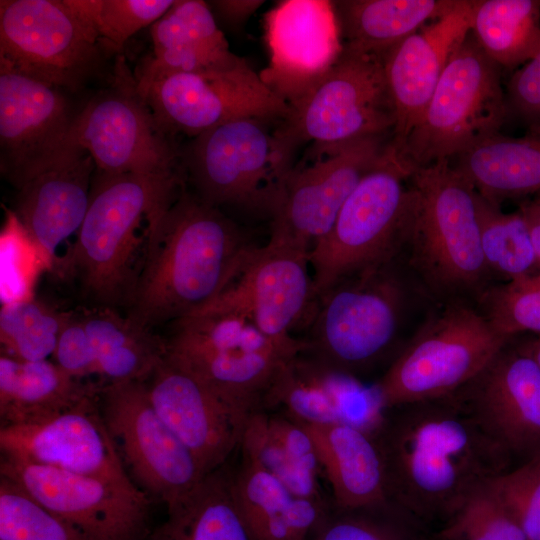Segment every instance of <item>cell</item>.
Segmentation results:
<instances>
[{"mask_svg": "<svg viewBox=\"0 0 540 540\" xmlns=\"http://www.w3.org/2000/svg\"><path fill=\"white\" fill-rule=\"evenodd\" d=\"M91 340L102 384L146 381L166 354L165 339L116 308L77 309Z\"/></svg>", "mask_w": 540, "mask_h": 540, "instance_id": "836d02e7", "label": "cell"}, {"mask_svg": "<svg viewBox=\"0 0 540 540\" xmlns=\"http://www.w3.org/2000/svg\"><path fill=\"white\" fill-rule=\"evenodd\" d=\"M146 384L154 409L204 474L225 465L251 413L222 399L166 354Z\"/></svg>", "mask_w": 540, "mask_h": 540, "instance_id": "44dd1931", "label": "cell"}, {"mask_svg": "<svg viewBox=\"0 0 540 540\" xmlns=\"http://www.w3.org/2000/svg\"><path fill=\"white\" fill-rule=\"evenodd\" d=\"M454 168L478 193L500 204L540 192V137L496 134L455 158Z\"/></svg>", "mask_w": 540, "mask_h": 540, "instance_id": "e575fe53", "label": "cell"}, {"mask_svg": "<svg viewBox=\"0 0 540 540\" xmlns=\"http://www.w3.org/2000/svg\"><path fill=\"white\" fill-rule=\"evenodd\" d=\"M531 281L536 289L540 292V269L530 275Z\"/></svg>", "mask_w": 540, "mask_h": 540, "instance_id": "f907efd6", "label": "cell"}, {"mask_svg": "<svg viewBox=\"0 0 540 540\" xmlns=\"http://www.w3.org/2000/svg\"><path fill=\"white\" fill-rule=\"evenodd\" d=\"M509 343L477 306L449 302L427 316L375 383L383 408L456 393Z\"/></svg>", "mask_w": 540, "mask_h": 540, "instance_id": "9c48e42d", "label": "cell"}, {"mask_svg": "<svg viewBox=\"0 0 540 540\" xmlns=\"http://www.w3.org/2000/svg\"><path fill=\"white\" fill-rule=\"evenodd\" d=\"M471 33L502 69H517L540 50V0H478Z\"/></svg>", "mask_w": 540, "mask_h": 540, "instance_id": "d590c367", "label": "cell"}, {"mask_svg": "<svg viewBox=\"0 0 540 540\" xmlns=\"http://www.w3.org/2000/svg\"><path fill=\"white\" fill-rule=\"evenodd\" d=\"M96 33L100 43L121 49L139 30L151 26L175 0H65Z\"/></svg>", "mask_w": 540, "mask_h": 540, "instance_id": "f35d334b", "label": "cell"}, {"mask_svg": "<svg viewBox=\"0 0 540 540\" xmlns=\"http://www.w3.org/2000/svg\"><path fill=\"white\" fill-rule=\"evenodd\" d=\"M396 261L365 269L320 296L303 352L359 379L382 362L418 301L432 297L412 269L403 272Z\"/></svg>", "mask_w": 540, "mask_h": 540, "instance_id": "277c9868", "label": "cell"}, {"mask_svg": "<svg viewBox=\"0 0 540 540\" xmlns=\"http://www.w3.org/2000/svg\"><path fill=\"white\" fill-rule=\"evenodd\" d=\"M126 78L93 96L75 115L69 142L87 151L96 171L108 174H163L177 171L175 147Z\"/></svg>", "mask_w": 540, "mask_h": 540, "instance_id": "e0dca14e", "label": "cell"}, {"mask_svg": "<svg viewBox=\"0 0 540 540\" xmlns=\"http://www.w3.org/2000/svg\"><path fill=\"white\" fill-rule=\"evenodd\" d=\"M0 476L92 540H144L151 498L133 481H114L1 457Z\"/></svg>", "mask_w": 540, "mask_h": 540, "instance_id": "9a60e30c", "label": "cell"}, {"mask_svg": "<svg viewBox=\"0 0 540 540\" xmlns=\"http://www.w3.org/2000/svg\"><path fill=\"white\" fill-rule=\"evenodd\" d=\"M99 404L126 472L151 499L168 507L206 476L154 409L146 381L105 384Z\"/></svg>", "mask_w": 540, "mask_h": 540, "instance_id": "4fadbf2b", "label": "cell"}, {"mask_svg": "<svg viewBox=\"0 0 540 540\" xmlns=\"http://www.w3.org/2000/svg\"><path fill=\"white\" fill-rule=\"evenodd\" d=\"M52 360L72 377H98L94 349L77 309L67 311Z\"/></svg>", "mask_w": 540, "mask_h": 540, "instance_id": "7dc6e473", "label": "cell"}, {"mask_svg": "<svg viewBox=\"0 0 540 540\" xmlns=\"http://www.w3.org/2000/svg\"><path fill=\"white\" fill-rule=\"evenodd\" d=\"M233 490L252 540H310L332 504L295 495L242 457L233 470Z\"/></svg>", "mask_w": 540, "mask_h": 540, "instance_id": "4dcf8cb0", "label": "cell"}, {"mask_svg": "<svg viewBox=\"0 0 540 540\" xmlns=\"http://www.w3.org/2000/svg\"><path fill=\"white\" fill-rule=\"evenodd\" d=\"M95 171L90 154L73 145L16 188L13 211L51 273L59 274L84 220Z\"/></svg>", "mask_w": 540, "mask_h": 540, "instance_id": "603a6c76", "label": "cell"}, {"mask_svg": "<svg viewBox=\"0 0 540 540\" xmlns=\"http://www.w3.org/2000/svg\"><path fill=\"white\" fill-rule=\"evenodd\" d=\"M99 394L47 421L1 427V457L107 480L132 481L104 422Z\"/></svg>", "mask_w": 540, "mask_h": 540, "instance_id": "7402d4cb", "label": "cell"}, {"mask_svg": "<svg viewBox=\"0 0 540 540\" xmlns=\"http://www.w3.org/2000/svg\"><path fill=\"white\" fill-rule=\"evenodd\" d=\"M513 514L528 540H540V452L487 484Z\"/></svg>", "mask_w": 540, "mask_h": 540, "instance_id": "f6af8a7d", "label": "cell"}, {"mask_svg": "<svg viewBox=\"0 0 540 540\" xmlns=\"http://www.w3.org/2000/svg\"><path fill=\"white\" fill-rule=\"evenodd\" d=\"M268 66L259 76L289 106L337 63L343 40L334 1L283 0L264 18Z\"/></svg>", "mask_w": 540, "mask_h": 540, "instance_id": "ffe728a7", "label": "cell"}, {"mask_svg": "<svg viewBox=\"0 0 540 540\" xmlns=\"http://www.w3.org/2000/svg\"><path fill=\"white\" fill-rule=\"evenodd\" d=\"M170 325L166 357L249 413L261 408L283 365L302 352L272 340L247 318L210 306Z\"/></svg>", "mask_w": 540, "mask_h": 540, "instance_id": "ba28073f", "label": "cell"}, {"mask_svg": "<svg viewBox=\"0 0 540 540\" xmlns=\"http://www.w3.org/2000/svg\"><path fill=\"white\" fill-rule=\"evenodd\" d=\"M459 0L334 1L344 50L383 56L392 47L453 10Z\"/></svg>", "mask_w": 540, "mask_h": 540, "instance_id": "d6a6232c", "label": "cell"}, {"mask_svg": "<svg viewBox=\"0 0 540 540\" xmlns=\"http://www.w3.org/2000/svg\"><path fill=\"white\" fill-rule=\"evenodd\" d=\"M440 540H528L498 495L486 484L445 523Z\"/></svg>", "mask_w": 540, "mask_h": 540, "instance_id": "7bdbcfd3", "label": "cell"}, {"mask_svg": "<svg viewBox=\"0 0 540 540\" xmlns=\"http://www.w3.org/2000/svg\"><path fill=\"white\" fill-rule=\"evenodd\" d=\"M150 35L153 53L136 82L176 73L229 69L245 61L230 50L205 1L175 0L150 26Z\"/></svg>", "mask_w": 540, "mask_h": 540, "instance_id": "4316f807", "label": "cell"}, {"mask_svg": "<svg viewBox=\"0 0 540 540\" xmlns=\"http://www.w3.org/2000/svg\"><path fill=\"white\" fill-rule=\"evenodd\" d=\"M273 130L279 159L287 172L304 144L310 149L337 148L380 136H392L396 125L381 56L343 53L331 70Z\"/></svg>", "mask_w": 540, "mask_h": 540, "instance_id": "52a82bcc", "label": "cell"}, {"mask_svg": "<svg viewBox=\"0 0 540 540\" xmlns=\"http://www.w3.org/2000/svg\"><path fill=\"white\" fill-rule=\"evenodd\" d=\"M417 207L404 249L429 293L447 301L475 299L492 276L483 256L476 189L450 160L414 168Z\"/></svg>", "mask_w": 540, "mask_h": 540, "instance_id": "5b68a950", "label": "cell"}, {"mask_svg": "<svg viewBox=\"0 0 540 540\" xmlns=\"http://www.w3.org/2000/svg\"><path fill=\"white\" fill-rule=\"evenodd\" d=\"M505 100L507 120L518 122L526 135L540 137V50L512 73Z\"/></svg>", "mask_w": 540, "mask_h": 540, "instance_id": "bcb514c9", "label": "cell"}, {"mask_svg": "<svg viewBox=\"0 0 540 540\" xmlns=\"http://www.w3.org/2000/svg\"><path fill=\"white\" fill-rule=\"evenodd\" d=\"M538 196L540 197V192H539Z\"/></svg>", "mask_w": 540, "mask_h": 540, "instance_id": "816d5d0a", "label": "cell"}, {"mask_svg": "<svg viewBox=\"0 0 540 540\" xmlns=\"http://www.w3.org/2000/svg\"><path fill=\"white\" fill-rule=\"evenodd\" d=\"M241 457L271 474L297 496L331 500L313 438L303 424L273 410L251 413L239 444Z\"/></svg>", "mask_w": 540, "mask_h": 540, "instance_id": "83f0119b", "label": "cell"}, {"mask_svg": "<svg viewBox=\"0 0 540 540\" xmlns=\"http://www.w3.org/2000/svg\"><path fill=\"white\" fill-rule=\"evenodd\" d=\"M0 240L2 304L33 297L32 288L37 274L26 269V266L46 267L13 210L6 211Z\"/></svg>", "mask_w": 540, "mask_h": 540, "instance_id": "ee69618b", "label": "cell"}, {"mask_svg": "<svg viewBox=\"0 0 540 540\" xmlns=\"http://www.w3.org/2000/svg\"><path fill=\"white\" fill-rule=\"evenodd\" d=\"M210 6L228 25L239 27L245 23L264 3L263 0H217Z\"/></svg>", "mask_w": 540, "mask_h": 540, "instance_id": "c3c4849f", "label": "cell"}, {"mask_svg": "<svg viewBox=\"0 0 540 540\" xmlns=\"http://www.w3.org/2000/svg\"><path fill=\"white\" fill-rule=\"evenodd\" d=\"M407 517L390 500L351 509L332 503L310 540H412Z\"/></svg>", "mask_w": 540, "mask_h": 540, "instance_id": "ab89813d", "label": "cell"}, {"mask_svg": "<svg viewBox=\"0 0 540 540\" xmlns=\"http://www.w3.org/2000/svg\"><path fill=\"white\" fill-rule=\"evenodd\" d=\"M391 138L372 137L337 148L309 149L306 162L294 166L283 182L270 238L310 252L380 160Z\"/></svg>", "mask_w": 540, "mask_h": 540, "instance_id": "2e32d148", "label": "cell"}, {"mask_svg": "<svg viewBox=\"0 0 540 540\" xmlns=\"http://www.w3.org/2000/svg\"><path fill=\"white\" fill-rule=\"evenodd\" d=\"M260 409L282 412L306 425L348 424L372 432L384 408L375 384L301 352L281 368Z\"/></svg>", "mask_w": 540, "mask_h": 540, "instance_id": "cb8c5ba5", "label": "cell"}, {"mask_svg": "<svg viewBox=\"0 0 540 540\" xmlns=\"http://www.w3.org/2000/svg\"><path fill=\"white\" fill-rule=\"evenodd\" d=\"M517 350L529 356L540 369V336L527 339L516 347Z\"/></svg>", "mask_w": 540, "mask_h": 540, "instance_id": "681fc988", "label": "cell"}, {"mask_svg": "<svg viewBox=\"0 0 540 540\" xmlns=\"http://www.w3.org/2000/svg\"><path fill=\"white\" fill-rule=\"evenodd\" d=\"M476 206L481 248L492 276L511 280L533 274L537 260L521 210L505 213L477 191Z\"/></svg>", "mask_w": 540, "mask_h": 540, "instance_id": "8d00e7d4", "label": "cell"}, {"mask_svg": "<svg viewBox=\"0 0 540 540\" xmlns=\"http://www.w3.org/2000/svg\"><path fill=\"white\" fill-rule=\"evenodd\" d=\"M502 68L470 32L446 66L417 125L397 148L411 169L452 160L501 133L507 121Z\"/></svg>", "mask_w": 540, "mask_h": 540, "instance_id": "30bf717a", "label": "cell"}, {"mask_svg": "<svg viewBox=\"0 0 540 540\" xmlns=\"http://www.w3.org/2000/svg\"><path fill=\"white\" fill-rule=\"evenodd\" d=\"M136 90L168 135L196 137L221 124L260 118L277 123L289 105L271 91L245 60L222 70L176 73L136 82Z\"/></svg>", "mask_w": 540, "mask_h": 540, "instance_id": "5bb4252c", "label": "cell"}, {"mask_svg": "<svg viewBox=\"0 0 540 540\" xmlns=\"http://www.w3.org/2000/svg\"><path fill=\"white\" fill-rule=\"evenodd\" d=\"M476 300L482 315L507 340L523 332L540 335V292L530 275L490 285Z\"/></svg>", "mask_w": 540, "mask_h": 540, "instance_id": "b9f144b4", "label": "cell"}, {"mask_svg": "<svg viewBox=\"0 0 540 540\" xmlns=\"http://www.w3.org/2000/svg\"><path fill=\"white\" fill-rule=\"evenodd\" d=\"M270 122L230 121L192 138L180 150V160L201 200L272 218L289 173L276 152Z\"/></svg>", "mask_w": 540, "mask_h": 540, "instance_id": "8fae6325", "label": "cell"}, {"mask_svg": "<svg viewBox=\"0 0 540 540\" xmlns=\"http://www.w3.org/2000/svg\"><path fill=\"white\" fill-rule=\"evenodd\" d=\"M64 90L0 65V170L16 189L73 145Z\"/></svg>", "mask_w": 540, "mask_h": 540, "instance_id": "d6986e66", "label": "cell"}, {"mask_svg": "<svg viewBox=\"0 0 540 540\" xmlns=\"http://www.w3.org/2000/svg\"><path fill=\"white\" fill-rule=\"evenodd\" d=\"M303 425L313 438L336 507L360 508L389 500L372 432L348 424Z\"/></svg>", "mask_w": 540, "mask_h": 540, "instance_id": "f1b7e54d", "label": "cell"}, {"mask_svg": "<svg viewBox=\"0 0 540 540\" xmlns=\"http://www.w3.org/2000/svg\"><path fill=\"white\" fill-rule=\"evenodd\" d=\"M372 434L388 498L412 518L446 523L509 470L510 453L453 394L385 409Z\"/></svg>", "mask_w": 540, "mask_h": 540, "instance_id": "6da1fadb", "label": "cell"}, {"mask_svg": "<svg viewBox=\"0 0 540 540\" xmlns=\"http://www.w3.org/2000/svg\"><path fill=\"white\" fill-rule=\"evenodd\" d=\"M67 311L60 312L31 297L0 310L1 354L23 361L53 356Z\"/></svg>", "mask_w": 540, "mask_h": 540, "instance_id": "74e56055", "label": "cell"}, {"mask_svg": "<svg viewBox=\"0 0 540 540\" xmlns=\"http://www.w3.org/2000/svg\"><path fill=\"white\" fill-rule=\"evenodd\" d=\"M411 172L389 142L309 252L316 299L404 249L417 207Z\"/></svg>", "mask_w": 540, "mask_h": 540, "instance_id": "8992f818", "label": "cell"}, {"mask_svg": "<svg viewBox=\"0 0 540 540\" xmlns=\"http://www.w3.org/2000/svg\"><path fill=\"white\" fill-rule=\"evenodd\" d=\"M166 508V519L144 540H252L227 463Z\"/></svg>", "mask_w": 540, "mask_h": 540, "instance_id": "1f68e13d", "label": "cell"}, {"mask_svg": "<svg viewBox=\"0 0 540 540\" xmlns=\"http://www.w3.org/2000/svg\"><path fill=\"white\" fill-rule=\"evenodd\" d=\"M453 395L511 456L540 452V369L529 356L507 344Z\"/></svg>", "mask_w": 540, "mask_h": 540, "instance_id": "484cf974", "label": "cell"}, {"mask_svg": "<svg viewBox=\"0 0 540 540\" xmlns=\"http://www.w3.org/2000/svg\"><path fill=\"white\" fill-rule=\"evenodd\" d=\"M100 44L65 0L0 1V65L76 92L96 68Z\"/></svg>", "mask_w": 540, "mask_h": 540, "instance_id": "7c38bea8", "label": "cell"}, {"mask_svg": "<svg viewBox=\"0 0 540 540\" xmlns=\"http://www.w3.org/2000/svg\"><path fill=\"white\" fill-rule=\"evenodd\" d=\"M0 540H92L36 502L14 482L0 478Z\"/></svg>", "mask_w": 540, "mask_h": 540, "instance_id": "60d3db41", "label": "cell"}, {"mask_svg": "<svg viewBox=\"0 0 540 540\" xmlns=\"http://www.w3.org/2000/svg\"><path fill=\"white\" fill-rule=\"evenodd\" d=\"M256 247L219 208L183 187L150 225L126 315L154 331L204 308L238 276Z\"/></svg>", "mask_w": 540, "mask_h": 540, "instance_id": "7a4b0ae2", "label": "cell"}, {"mask_svg": "<svg viewBox=\"0 0 540 540\" xmlns=\"http://www.w3.org/2000/svg\"><path fill=\"white\" fill-rule=\"evenodd\" d=\"M478 0H459L441 18L424 25L383 56L384 74L394 105L397 148L420 121L450 59L471 32Z\"/></svg>", "mask_w": 540, "mask_h": 540, "instance_id": "d4e9b609", "label": "cell"}, {"mask_svg": "<svg viewBox=\"0 0 540 540\" xmlns=\"http://www.w3.org/2000/svg\"><path fill=\"white\" fill-rule=\"evenodd\" d=\"M309 267L308 251L270 238L207 306L235 312L277 343L303 352L305 343L293 332L309 322L317 302Z\"/></svg>", "mask_w": 540, "mask_h": 540, "instance_id": "ac0fdd59", "label": "cell"}, {"mask_svg": "<svg viewBox=\"0 0 540 540\" xmlns=\"http://www.w3.org/2000/svg\"><path fill=\"white\" fill-rule=\"evenodd\" d=\"M183 187L180 170L95 171L86 215L58 276L75 282L92 305L126 307L143 266L150 225Z\"/></svg>", "mask_w": 540, "mask_h": 540, "instance_id": "3957f363", "label": "cell"}, {"mask_svg": "<svg viewBox=\"0 0 540 540\" xmlns=\"http://www.w3.org/2000/svg\"><path fill=\"white\" fill-rule=\"evenodd\" d=\"M104 384L72 377L53 360L0 356L1 427L33 425L97 395Z\"/></svg>", "mask_w": 540, "mask_h": 540, "instance_id": "f546056e", "label": "cell"}]
</instances>
